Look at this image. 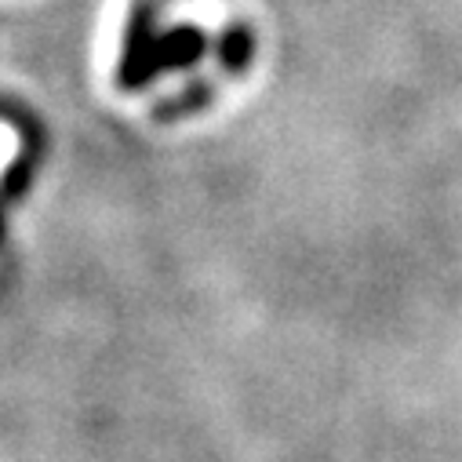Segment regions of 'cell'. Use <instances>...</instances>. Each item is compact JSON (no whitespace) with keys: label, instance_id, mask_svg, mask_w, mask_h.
Masks as SVG:
<instances>
[{"label":"cell","instance_id":"1","mask_svg":"<svg viewBox=\"0 0 462 462\" xmlns=\"http://www.w3.org/2000/svg\"><path fill=\"white\" fill-rule=\"evenodd\" d=\"M153 8L150 5H135L132 23L125 30V62H121V84L125 88H143L146 80H153Z\"/></svg>","mask_w":462,"mask_h":462},{"label":"cell","instance_id":"2","mask_svg":"<svg viewBox=\"0 0 462 462\" xmlns=\"http://www.w3.org/2000/svg\"><path fill=\"white\" fill-rule=\"evenodd\" d=\"M204 48H208V41L197 26H175L168 33H161L157 44H153V73L193 66L204 55Z\"/></svg>","mask_w":462,"mask_h":462},{"label":"cell","instance_id":"3","mask_svg":"<svg viewBox=\"0 0 462 462\" xmlns=\"http://www.w3.org/2000/svg\"><path fill=\"white\" fill-rule=\"evenodd\" d=\"M252 51H255V37L248 26H229L218 41V59L226 73H245L252 62Z\"/></svg>","mask_w":462,"mask_h":462}]
</instances>
